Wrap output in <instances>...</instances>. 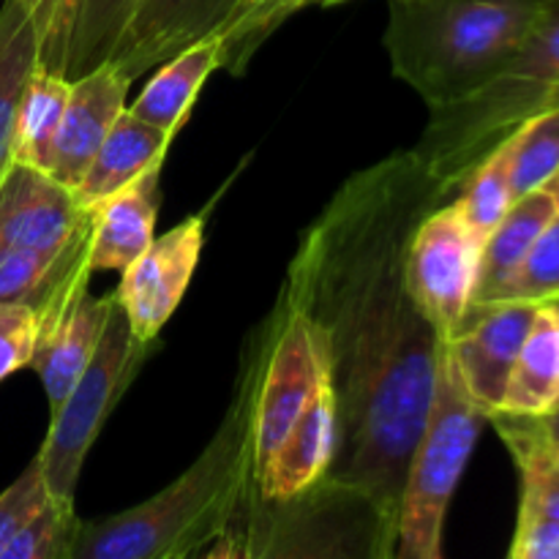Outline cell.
<instances>
[{"mask_svg":"<svg viewBox=\"0 0 559 559\" xmlns=\"http://www.w3.org/2000/svg\"><path fill=\"white\" fill-rule=\"evenodd\" d=\"M413 147L349 175L304 229L282 298L314 328L336 402L325 478L399 516L437 391L440 333L407 284L418 224L451 202Z\"/></svg>","mask_w":559,"mask_h":559,"instance_id":"cell-1","label":"cell"},{"mask_svg":"<svg viewBox=\"0 0 559 559\" xmlns=\"http://www.w3.org/2000/svg\"><path fill=\"white\" fill-rule=\"evenodd\" d=\"M257 355L246 342L233 402L205 451L151 500L76 524L69 559H164L202 551L229 527L254 486Z\"/></svg>","mask_w":559,"mask_h":559,"instance_id":"cell-2","label":"cell"},{"mask_svg":"<svg viewBox=\"0 0 559 559\" xmlns=\"http://www.w3.org/2000/svg\"><path fill=\"white\" fill-rule=\"evenodd\" d=\"M546 0H388L393 74L429 109L459 102L516 55Z\"/></svg>","mask_w":559,"mask_h":559,"instance_id":"cell-3","label":"cell"},{"mask_svg":"<svg viewBox=\"0 0 559 559\" xmlns=\"http://www.w3.org/2000/svg\"><path fill=\"white\" fill-rule=\"evenodd\" d=\"M396 516L355 486L320 478L293 497L246 500V559H393Z\"/></svg>","mask_w":559,"mask_h":559,"instance_id":"cell-4","label":"cell"},{"mask_svg":"<svg viewBox=\"0 0 559 559\" xmlns=\"http://www.w3.org/2000/svg\"><path fill=\"white\" fill-rule=\"evenodd\" d=\"M486 415L464 391L445 338L437 360V391L424 437L415 448L396 516L393 559H445L442 530Z\"/></svg>","mask_w":559,"mask_h":559,"instance_id":"cell-5","label":"cell"},{"mask_svg":"<svg viewBox=\"0 0 559 559\" xmlns=\"http://www.w3.org/2000/svg\"><path fill=\"white\" fill-rule=\"evenodd\" d=\"M151 347L153 344L140 342L131 333L126 311L115 298L91 364L52 413L47 440L36 453L49 500L60 506H74L82 464L96 437L102 435L109 413L118 407L123 393L134 382Z\"/></svg>","mask_w":559,"mask_h":559,"instance_id":"cell-6","label":"cell"},{"mask_svg":"<svg viewBox=\"0 0 559 559\" xmlns=\"http://www.w3.org/2000/svg\"><path fill=\"white\" fill-rule=\"evenodd\" d=\"M453 200L418 224L407 249L409 293L440 338L451 336L473 306L484 251Z\"/></svg>","mask_w":559,"mask_h":559,"instance_id":"cell-7","label":"cell"},{"mask_svg":"<svg viewBox=\"0 0 559 559\" xmlns=\"http://www.w3.org/2000/svg\"><path fill=\"white\" fill-rule=\"evenodd\" d=\"M535 311L538 304H524V300L473 304L456 331L445 338L464 391L486 415V420L502 409L508 380L535 320Z\"/></svg>","mask_w":559,"mask_h":559,"instance_id":"cell-8","label":"cell"},{"mask_svg":"<svg viewBox=\"0 0 559 559\" xmlns=\"http://www.w3.org/2000/svg\"><path fill=\"white\" fill-rule=\"evenodd\" d=\"M205 243V216H191L153 243L123 271L115 298L126 311L131 333L153 344L189 289Z\"/></svg>","mask_w":559,"mask_h":559,"instance_id":"cell-9","label":"cell"},{"mask_svg":"<svg viewBox=\"0 0 559 559\" xmlns=\"http://www.w3.org/2000/svg\"><path fill=\"white\" fill-rule=\"evenodd\" d=\"M93 211L52 175L11 162L0 178V243L16 249L60 251L91 240Z\"/></svg>","mask_w":559,"mask_h":559,"instance_id":"cell-10","label":"cell"},{"mask_svg":"<svg viewBox=\"0 0 559 559\" xmlns=\"http://www.w3.org/2000/svg\"><path fill=\"white\" fill-rule=\"evenodd\" d=\"M91 271L80 273L38 314V338L31 366L41 380L52 413L91 364L115 304V293L107 298L91 293Z\"/></svg>","mask_w":559,"mask_h":559,"instance_id":"cell-11","label":"cell"},{"mask_svg":"<svg viewBox=\"0 0 559 559\" xmlns=\"http://www.w3.org/2000/svg\"><path fill=\"white\" fill-rule=\"evenodd\" d=\"M240 0H136L112 63L129 82L156 71L202 38L218 36Z\"/></svg>","mask_w":559,"mask_h":559,"instance_id":"cell-12","label":"cell"},{"mask_svg":"<svg viewBox=\"0 0 559 559\" xmlns=\"http://www.w3.org/2000/svg\"><path fill=\"white\" fill-rule=\"evenodd\" d=\"M129 87L131 82L112 63H102L71 82V96L55 136L52 164L47 173L60 186L74 191L85 178L93 156L126 109Z\"/></svg>","mask_w":559,"mask_h":559,"instance_id":"cell-13","label":"cell"},{"mask_svg":"<svg viewBox=\"0 0 559 559\" xmlns=\"http://www.w3.org/2000/svg\"><path fill=\"white\" fill-rule=\"evenodd\" d=\"M158 178H162V167L147 169L123 191L93 207L91 249H87V265L93 273H123L153 243L158 202H162Z\"/></svg>","mask_w":559,"mask_h":559,"instance_id":"cell-14","label":"cell"},{"mask_svg":"<svg viewBox=\"0 0 559 559\" xmlns=\"http://www.w3.org/2000/svg\"><path fill=\"white\" fill-rule=\"evenodd\" d=\"M336 448V402L331 385L322 388L293 435L282 442L265 467L254 473V489L262 497H293L325 478Z\"/></svg>","mask_w":559,"mask_h":559,"instance_id":"cell-15","label":"cell"},{"mask_svg":"<svg viewBox=\"0 0 559 559\" xmlns=\"http://www.w3.org/2000/svg\"><path fill=\"white\" fill-rule=\"evenodd\" d=\"M169 142H173L169 131L136 118L126 107L120 118L115 120L112 129H109L104 145L93 156L85 178L74 189L76 202L85 211H93L104 200L134 183L136 178H142L147 169L162 167Z\"/></svg>","mask_w":559,"mask_h":559,"instance_id":"cell-16","label":"cell"},{"mask_svg":"<svg viewBox=\"0 0 559 559\" xmlns=\"http://www.w3.org/2000/svg\"><path fill=\"white\" fill-rule=\"evenodd\" d=\"M559 407V309L540 304L519 349L508 380L506 402L497 415L544 418Z\"/></svg>","mask_w":559,"mask_h":559,"instance_id":"cell-17","label":"cell"},{"mask_svg":"<svg viewBox=\"0 0 559 559\" xmlns=\"http://www.w3.org/2000/svg\"><path fill=\"white\" fill-rule=\"evenodd\" d=\"M222 66V38L211 36L202 41L191 44L189 49L175 55L164 66H158L156 74L140 93L131 112L136 118L147 120V123L158 126V129L178 134L180 126L186 123L191 104L197 102V93L205 85L211 71Z\"/></svg>","mask_w":559,"mask_h":559,"instance_id":"cell-18","label":"cell"},{"mask_svg":"<svg viewBox=\"0 0 559 559\" xmlns=\"http://www.w3.org/2000/svg\"><path fill=\"white\" fill-rule=\"evenodd\" d=\"M557 216V207L546 189L530 191V194L513 200L511 211L506 213L495 233L484 240L480 251V271L478 287H475L473 304H495L506 284L511 282L513 273L530 254L538 235L544 233L546 224Z\"/></svg>","mask_w":559,"mask_h":559,"instance_id":"cell-19","label":"cell"},{"mask_svg":"<svg viewBox=\"0 0 559 559\" xmlns=\"http://www.w3.org/2000/svg\"><path fill=\"white\" fill-rule=\"evenodd\" d=\"M87 249L91 240L60 254L0 243V304L27 306L38 317L63 293L66 284L91 271Z\"/></svg>","mask_w":559,"mask_h":559,"instance_id":"cell-20","label":"cell"},{"mask_svg":"<svg viewBox=\"0 0 559 559\" xmlns=\"http://www.w3.org/2000/svg\"><path fill=\"white\" fill-rule=\"evenodd\" d=\"M38 69V36L20 0H3L0 9V178L11 164L14 126L22 96Z\"/></svg>","mask_w":559,"mask_h":559,"instance_id":"cell-21","label":"cell"},{"mask_svg":"<svg viewBox=\"0 0 559 559\" xmlns=\"http://www.w3.org/2000/svg\"><path fill=\"white\" fill-rule=\"evenodd\" d=\"M69 96L71 80L52 74V71H44L41 66H38L36 74L27 82L20 112H16L11 162L27 164V167L49 173L55 136H58Z\"/></svg>","mask_w":559,"mask_h":559,"instance_id":"cell-22","label":"cell"},{"mask_svg":"<svg viewBox=\"0 0 559 559\" xmlns=\"http://www.w3.org/2000/svg\"><path fill=\"white\" fill-rule=\"evenodd\" d=\"M513 136V134H511ZM511 136L484 158L456 194V207L475 238L486 240L513 205L511 191Z\"/></svg>","mask_w":559,"mask_h":559,"instance_id":"cell-23","label":"cell"},{"mask_svg":"<svg viewBox=\"0 0 559 559\" xmlns=\"http://www.w3.org/2000/svg\"><path fill=\"white\" fill-rule=\"evenodd\" d=\"M134 5L136 0H85L82 3L66 80H80L82 74L98 69L112 58L115 47L134 14Z\"/></svg>","mask_w":559,"mask_h":559,"instance_id":"cell-24","label":"cell"},{"mask_svg":"<svg viewBox=\"0 0 559 559\" xmlns=\"http://www.w3.org/2000/svg\"><path fill=\"white\" fill-rule=\"evenodd\" d=\"M497 76L549 102V93L559 87V0H546L533 31Z\"/></svg>","mask_w":559,"mask_h":559,"instance_id":"cell-25","label":"cell"},{"mask_svg":"<svg viewBox=\"0 0 559 559\" xmlns=\"http://www.w3.org/2000/svg\"><path fill=\"white\" fill-rule=\"evenodd\" d=\"M559 169V107L535 115L511 136L513 200L544 189Z\"/></svg>","mask_w":559,"mask_h":559,"instance_id":"cell-26","label":"cell"},{"mask_svg":"<svg viewBox=\"0 0 559 559\" xmlns=\"http://www.w3.org/2000/svg\"><path fill=\"white\" fill-rule=\"evenodd\" d=\"M336 3H344V0H265V3H260L257 9H251L249 14L229 22V25L218 33V38H222V66H218V69L229 71V74H243L246 63H249L251 55L257 52V47H260L282 22H287L289 16L309 9V5Z\"/></svg>","mask_w":559,"mask_h":559,"instance_id":"cell-27","label":"cell"},{"mask_svg":"<svg viewBox=\"0 0 559 559\" xmlns=\"http://www.w3.org/2000/svg\"><path fill=\"white\" fill-rule=\"evenodd\" d=\"M76 524L74 506L47 500L0 546V559H69Z\"/></svg>","mask_w":559,"mask_h":559,"instance_id":"cell-28","label":"cell"},{"mask_svg":"<svg viewBox=\"0 0 559 559\" xmlns=\"http://www.w3.org/2000/svg\"><path fill=\"white\" fill-rule=\"evenodd\" d=\"M559 298V213L546 224L535 246L511 282L500 293V300H524V304H551Z\"/></svg>","mask_w":559,"mask_h":559,"instance_id":"cell-29","label":"cell"},{"mask_svg":"<svg viewBox=\"0 0 559 559\" xmlns=\"http://www.w3.org/2000/svg\"><path fill=\"white\" fill-rule=\"evenodd\" d=\"M38 36V66L66 76L71 41L85 0H20Z\"/></svg>","mask_w":559,"mask_h":559,"instance_id":"cell-30","label":"cell"},{"mask_svg":"<svg viewBox=\"0 0 559 559\" xmlns=\"http://www.w3.org/2000/svg\"><path fill=\"white\" fill-rule=\"evenodd\" d=\"M38 317L27 306L0 304V382L31 366L36 353Z\"/></svg>","mask_w":559,"mask_h":559,"instance_id":"cell-31","label":"cell"},{"mask_svg":"<svg viewBox=\"0 0 559 559\" xmlns=\"http://www.w3.org/2000/svg\"><path fill=\"white\" fill-rule=\"evenodd\" d=\"M491 424L502 435L506 445L511 448L513 459L544 456V453L559 451V407L544 418H516V415H491Z\"/></svg>","mask_w":559,"mask_h":559,"instance_id":"cell-32","label":"cell"},{"mask_svg":"<svg viewBox=\"0 0 559 559\" xmlns=\"http://www.w3.org/2000/svg\"><path fill=\"white\" fill-rule=\"evenodd\" d=\"M47 500L49 495L41 478V467H38V459H33L25 467V473L0 495V546H3L5 540H9V535L14 533L20 524H25Z\"/></svg>","mask_w":559,"mask_h":559,"instance_id":"cell-33","label":"cell"},{"mask_svg":"<svg viewBox=\"0 0 559 559\" xmlns=\"http://www.w3.org/2000/svg\"><path fill=\"white\" fill-rule=\"evenodd\" d=\"M511 559H559V522H551L524 506L519 508Z\"/></svg>","mask_w":559,"mask_h":559,"instance_id":"cell-34","label":"cell"},{"mask_svg":"<svg viewBox=\"0 0 559 559\" xmlns=\"http://www.w3.org/2000/svg\"><path fill=\"white\" fill-rule=\"evenodd\" d=\"M522 506L551 522H559V480L522 475Z\"/></svg>","mask_w":559,"mask_h":559,"instance_id":"cell-35","label":"cell"},{"mask_svg":"<svg viewBox=\"0 0 559 559\" xmlns=\"http://www.w3.org/2000/svg\"><path fill=\"white\" fill-rule=\"evenodd\" d=\"M194 559H246V506L229 522V527L216 535Z\"/></svg>","mask_w":559,"mask_h":559,"instance_id":"cell-36","label":"cell"},{"mask_svg":"<svg viewBox=\"0 0 559 559\" xmlns=\"http://www.w3.org/2000/svg\"><path fill=\"white\" fill-rule=\"evenodd\" d=\"M519 473L522 475H540V478L559 480V451L544 453V456H533L519 462Z\"/></svg>","mask_w":559,"mask_h":559,"instance_id":"cell-37","label":"cell"},{"mask_svg":"<svg viewBox=\"0 0 559 559\" xmlns=\"http://www.w3.org/2000/svg\"><path fill=\"white\" fill-rule=\"evenodd\" d=\"M544 189H546V194L551 197V202H555V207H557V213H559V169H557L555 175H551L549 180H546Z\"/></svg>","mask_w":559,"mask_h":559,"instance_id":"cell-38","label":"cell"},{"mask_svg":"<svg viewBox=\"0 0 559 559\" xmlns=\"http://www.w3.org/2000/svg\"><path fill=\"white\" fill-rule=\"evenodd\" d=\"M260 3H265V0H240V5H238V11H235V14H233V20H238V16L249 14V11L257 9V5H260ZM233 20H229V22H233ZM229 22H227V25H229Z\"/></svg>","mask_w":559,"mask_h":559,"instance_id":"cell-39","label":"cell"},{"mask_svg":"<svg viewBox=\"0 0 559 559\" xmlns=\"http://www.w3.org/2000/svg\"><path fill=\"white\" fill-rule=\"evenodd\" d=\"M559 107V87H555V91L549 93V102H546V109H555Z\"/></svg>","mask_w":559,"mask_h":559,"instance_id":"cell-40","label":"cell"},{"mask_svg":"<svg viewBox=\"0 0 559 559\" xmlns=\"http://www.w3.org/2000/svg\"><path fill=\"white\" fill-rule=\"evenodd\" d=\"M200 551H186V555H173V557H164V559H194Z\"/></svg>","mask_w":559,"mask_h":559,"instance_id":"cell-41","label":"cell"},{"mask_svg":"<svg viewBox=\"0 0 559 559\" xmlns=\"http://www.w3.org/2000/svg\"><path fill=\"white\" fill-rule=\"evenodd\" d=\"M551 306H557V309H559V298H557V300H551Z\"/></svg>","mask_w":559,"mask_h":559,"instance_id":"cell-42","label":"cell"}]
</instances>
